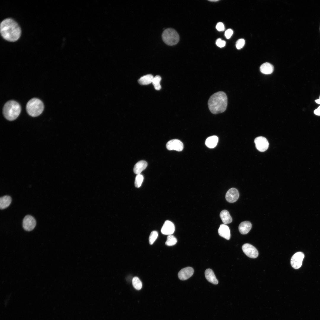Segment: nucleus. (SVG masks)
Wrapping results in <instances>:
<instances>
[{
  "instance_id": "nucleus-1",
  "label": "nucleus",
  "mask_w": 320,
  "mask_h": 320,
  "mask_svg": "<svg viewBox=\"0 0 320 320\" xmlns=\"http://www.w3.org/2000/svg\"><path fill=\"white\" fill-rule=\"evenodd\" d=\"M0 32L2 37L10 42L17 40L21 35V29L17 23L11 18L6 19L0 24Z\"/></svg>"
},
{
  "instance_id": "nucleus-2",
  "label": "nucleus",
  "mask_w": 320,
  "mask_h": 320,
  "mask_svg": "<svg viewBox=\"0 0 320 320\" xmlns=\"http://www.w3.org/2000/svg\"><path fill=\"white\" fill-rule=\"evenodd\" d=\"M228 98L226 94L223 91L215 93L209 98L208 105L211 112L217 114L224 112L227 106Z\"/></svg>"
},
{
  "instance_id": "nucleus-3",
  "label": "nucleus",
  "mask_w": 320,
  "mask_h": 320,
  "mask_svg": "<svg viewBox=\"0 0 320 320\" xmlns=\"http://www.w3.org/2000/svg\"><path fill=\"white\" fill-rule=\"evenodd\" d=\"M21 111L19 104L14 100H10L4 104L3 110V115L7 120H15L19 116Z\"/></svg>"
},
{
  "instance_id": "nucleus-4",
  "label": "nucleus",
  "mask_w": 320,
  "mask_h": 320,
  "mask_svg": "<svg viewBox=\"0 0 320 320\" xmlns=\"http://www.w3.org/2000/svg\"><path fill=\"white\" fill-rule=\"evenodd\" d=\"M44 105L40 99L33 98L30 100L26 105V110L28 114L32 117H36L40 115L43 111Z\"/></svg>"
},
{
  "instance_id": "nucleus-5",
  "label": "nucleus",
  "mask_w": 320,
  "mask_h": 320,
  "mask_svg": "<svg viewBox=\"0 0 320 320\" xmlns=\"http://www.w3.org/2000/svg\"><path fill=\"white\" fill-rule=\"evenodd\" d=\"M162 38L163 41L169 46L176 45L180 40L178 33L174 29L171 28H167L164 31L162 34Z\"/></svg>"
},
{
  "instance_id": "nucleus-6",
  "label": "nucleus",
  "mask_w": 320,
  "mask_h": 320,
  "mask_svg": "<svg viewBox=\"0 0 320 320\" xmlns=\"http://www.w3.org/2000/svg\"><path fill=\"white\" fill-rule=\"evenodd\" d=\"M242 249L244 253L250 258H255L258 256L257 250L255 247L250 244H244L242 246Z\"/></svg>"
},
{
  "instance_id": "nucleus-7",
  "label": "nucleus",
  "mask_w": 320,
  "mask_h": 320,
  "mask_svg": "<svg viewBox=\"0 0 320 320\" xmlns=\"http://www.w3.org/2000/svg\"><path fill=\"white\" fill-rule=\"evenodd\" d=\"M36 224V220L32 216L27 215L23 220V227L27 231H32L35 227Z\"/></svg>"
},
{
  "instance_id": "nucleus-8",
  "label": "nucleus",
  "mask_w": 320,
  "mask_h": 320,
  "mask_svg": "<svg viewBox=\"0 0 320 320\" xmlns=\"http://www.w3.org/2000/svg\"><path fill=\"white\" fill-rule=\"evenodd\" d=\"M304 257V255L302 252H298L295 253L291 259L292 266L295 269L299 268L302 265Z\"/></svg>"
},
{
  "instance_id": "nucleus-9",
  "label": "nucleus",
  "mask_w": 320,
  "mask_h": 320,
  "mask_svg": "<svg viewBox=\"0 0 320 320\" xmlns=\"http://www.w3.org/2000/svg\"><path fill=\"white\" fill-rule=\"evenodd\" d=\"M254 142L256 148L260 151L264 152L268 148V142L267 139L264 137L259 136L256 138Z\"/></svg>"
},
{
  "instance_id": "nucleus-10",
  "label": "nucleus",
  "mask_w": 320,
  "mask_h": 320,
  "mask_svg": "<svg viewBox=\"0 0 320 320\" xmlns=\"http://www.w3.org/2000/svg\"><path fill=\"white\" fill-rule=\"evenodd\" d=\"M166 147L169 150H175L178 151H181L183 148L182 142L176 139L171 140L167 143Z\"/></svg>"
},
{
  "instance_id": "nucleus-11",
  "label": "nucleus",
  "mask_w": 320,
  "mask_h": 320,
  "mask_svg": "<svg viewBox=\"0 0 320 320\" xmlns=\"http://www.w3.org/2000/svg\"><path fill=\"white\" fill-rule=\"evenodd\" d=\"M239 196V193L238 190L235 188H231L227 192L225 199L228 202L233 203L237 200Z\"/></svg>"
},
{
  "instance_id": "nucleus-12",
  "label": "nucleus",
  "mask_w": 320,
  "mask_h": 320,
  "mask_svg": "<svg viewBox=\"0 0 320 320\" xmlns=\"http://www.w3.org/2000/svg\"><path fill=\"white\" fill-rule=\"evenodd\" d=\"M193 273L194 270L193 268L187 267L181 270L178 272V276L180 280H185L191 276Z\"/></svg>"
},
{
  "instance_id": "nucleus-13",
  "label": "nucleus",
  "mask_w": 320,
  "mask_h": 320,
  "mask_svg": "<svg viewBox=\"0 0 320 320\" xmlns=\"http://www.w3.org/2000/svg\"><path fill=\"white\" fill-rule=\"evenodd\" d=\"M175 230V225L172 222L169 220L166 221L161 230V233L164 235H172Z\"/></svg>"
},
{
  "instance_id": "nucleus-14",
  "label": "nucleus",
  "mask_w": 320,
  "mask_h": 320,
  "mask_svg": "<svg viewBox=\"0 0 320 320\" xmlns=\"http://www.w3.org/2000/svg\"><path fill=\"white\" fill-rule=\"evenodd\" d=\"M218 233L219 235L226 239L229 240L231 237L230 230L228 227L225 224L220 225L218 230Z\"/></svg>"
},
{
  "instance_id": "nucleus-15",
  "label": "nucleus",
  "mask_w": 320,
  "mask_h": 320,
  "mask_svg": "<svg viewBox=\"0 0 320 320\" xmlns=\"http://www.w3.org/2000/svg\"><path fill=\"white\" fill-rule=\"evenodd\" d=\"M251 223L248 221H244L241 222L239 226V232L242 234L247 233L252 228Z\"/></svg>"
},
{
  "instance_id": "nucleus-16",
  "label": "nucleus",
  "mask_w": 320,
  "mask_h": 320,
  "mask_svg": "<svg viewBox=\"0 0 320 320\" xmlns=\"http://www.w3.org/2000/svg\"><path fill=\"white\" fill-rule=\"evenodd\" d=\"M147 165V163L145 161L141 160L138 161L134 167V173L137 175L140 174L141 172L145 169Z\"/></svg>"
},
{
  "instance_id": "nucleus-17",
  "label": "nucleus",
  "mask_w": 320,
  "mask_h": 320,
  "mask_svg": "<svg viewBox=\"0 0 320 320\" xmlns=\"http://www.w3.org/2000/svg\"><path fill=\"white\" fill-rule=\"evenodd\" d=\"M205 275L206 279L209 282L214 284L218 283V281L212 269L209 268L207 269L205 272Z\"/></svg>"
},
{
  "instance_id": "nucleus-18",
  "label": "nucleus",
  "mask_w": 320,
  "mask_h": 320,
  "mask_svg": "<svg viewBox=\"0 0 320 320\" xmlns=\"http://www.w3.org/2000/svg\"><path fill=\"white\" fill-rule=\"evenodd\" d=\"M261 72L265 74H269L273 73L274 67L271 63L266 62L260 66Z\"/></svg>"
},
{
  "instance_id": "nucleus-19",
  "label": "nucleus",
  "mask_w": 320,
  "mask_h": 320,
  "mask_svg": "<svg viewBox=\"0 0 320 320\" xmlns=\"http://www.w3.org/2000/svg\"><path fill=\"white\" fill-rule=\"evenodd\" d=\"M220 215L222 222L225 224H229L232 222V217L228 211L226 210H222L220 212Z\"/></svg>"
},
{
  "instance_id": "nucleus-20",
  "label": "nucleus",
  "mask_w": 320,
  "mask_h": 320,
  "mask_svg": "<svg viewBox=\"0 0 320 320\" xmlns=\"http://www.w3.org/2000/svg\"><path fill=\"white\" fill-rule=\"evenodd\" d=\"M218 141V138L217 136L215 135L210 136L206 139L205 145L209 148H212L216 146Z\"/></svg>"
},
{
  "instance_id": "nucleus-21",
  "label": "nucleus",
  "mask_w": 320,
  "mask_h": 320,
  "mask_svg": "<svg viewBox=\"0 0 320 320\" xmlns=\"http://www.w3.org/2000/svg\"><path fill=\"white\" fill-rule=\"evenodd\" d=\"M12 201L11 197L8 195H5L1 197L0 198V208L3 209L7 207L10 204Z\"/></svg>"
},
{
  "instance_id": "nucleus-22",
  "label": "nucleus",
  "mask_w": 320,
  "mask_h": 320,
  "mask_svg": "<svg viewBox=\"0 0 320 320\" xmlns=\"http://www.w3.org/2000/svg\"><path fill=\"white\" fill-rule=\"evenodd\" d=\"M153 76L151 74L144 75L138 80V83L141 85H146L152 83Z\"/></svg>"
},
{
  "instance_id": "nucleus-23",
  "label": "nucleus",
  "mask_w": 320,
  "mask_h": 320,
  "mask_svg": "<svg viewBox=\"0 0 320 320\" xmlns=\"http://www.w3.org/2000/svg\"><path fill=\"white\" fill-rule=\"evenodd\" d=\"M161 77L159 75H157L154 77L152 83L155 89L156 90H159L161 88L160 84V82L161 80Z\"/></svg>"
},
{
  "instance_id": "nucleus-24",
  "label": "nucleus",
  "mask_w": 320,
  "mask_h": 320,
  "mask_svg": "<svg viewBox=\"0 0 320 320\" xmlns=\"http://www.w3.org/2000/svg\"><path fill=\"white\" fill-rule=\"evenodd\" d=\"M132 284L134 288L139 290L142 287V283L139 279L137 277H134L132 279Z\"/></svg>"
},
{
  "instance_id": "nucleus-25",
  "label": "nucleus",
  "mask_w": 320,
  "mask_h": 320,
  "mask_svg": "<svg viewBox=\"0 0 320 320\" xmlns=\"http://www.w3.org/2000/svg\"><path fill=\"white\" fill-rule=\"evenodd\" d=\"M177 241V239L173 235H169L168 236L165 244L166 245L172 246L175 245Z\"/></svg>"
},
{
  "instance_id": "nucleus-26",
  "label": "nucleus",
  "mask_w": 320,
  "mask_h": 320,
  "mask_svg": "<svg viewBox=\"0 0 320 320\" xmlns=\"http://www.w3.org/2000/svg\"><path fill=\"white\" fill-rule=\"evenodd\" d=\"M143 179L144 177L142 175L140 174L137 175L135 179V186L137 188L140 187L141 185Z\"/></svg>"
},
{
  "instance_id": "nucleus-27",
  "label": "nucleus",
  "mask_w": 320,
  "mask_h": 320,
  "mask_svg": "<svg viewBox=\"0 0 320 320\" xmlns=\"http://www.w3.org/2000/svg\"><path fill=\"white\" fill-rule=\"evenodd\" d=\"M158 236V233L156 231H152L150 235L149 238V241L150 244H153L156 240Z\"/></svg>"
},
{
  "instance_id": "nucleus-28",
  "label": "nucleus",
  "mask_w": 320,
  "mask_h": 320,
  "mask_svg": "<svg viewBox=\"0 0 320 320\" xmlns=\"http://www.w3.org/2000/svg\"><path fill=\"white\" fill-rule=\"evenodd\" d=\"M245 43L244 40L243 39H240L237 40L236 43V47L238 49H240L244 46Z\"/></svg>"
},
{
  "instance_id": "nucleus-29",
  "label": "nucleus",
  "mask_w": 320,
  "mask_h": 320,
  "mask_svg": "<svg viewBox=\"0 0 320 320\" xmlns=\"http://www.w3.org/2000/svg\"><path fill=\"white\" fill-rule=\"evenodd\" d=\"M216 44L218 47L221 48L225 46L226 42L225 41L222 40L219 38L216 40Z\"/></svg>"
},
{
  "instance_id": "nucleus-30",
  "label": "nucleus",
  "mask_w": 320,
  "mask_h": 320,
  "mask_svg": "<svg viewBox=\"0 0 320 320\" xmlns=\"http://www.w3.org/2000/svg\"><path fill=\"white\" fill-rule=\"evenodd\" d=\"M233 33V30L231 29H229L225 31V35L227 39H229L231 38Z\"/></svg>"
},
{
  "instance_id": "nucleus-31",
  "label": "nucleus",
  "mask_w": 320,
  "mask_h": 320,
  "mask_svg": "<svg viewBox=\"0 0 320 320\" xmlns=\"http://www.w3.org/2000/svg\"><path fill=\"white\" fill-rule=\"evenodd\" d=\"M216 27L217 29L219 31H223L225 29L223 23L221 22L218 23Z\"/></svg>"
},
{
  "instance_id": "nucleus-32",
  "label": "nucleus",
  "mask_w": 320,
  "mask_h": 320,
  "mask_svg": "<svg viewBox=\"0 0 320 320\" xmlns=\"http://www.w3.org/2000/svg\"><path fill=\"white\" fill-rule=\"evenodd\" d=\"M314 113L316 115L320 116V106L314 111Z\"/></svg>"
},
{
  "instance_id": "nucleus-33",
  "label": "nucleus",
  "mask_w": 320,
  "mask_h": 320,
  "mask_svg": "<svg viewBox=\"0 0 320 320\" xmlns=\"http://www.w3.org/2000/svg\"><path fill=\"white\" fill-rule=\"evenodd\" d=\"M316 102L319 104H320V96L319 98L318 99H317L315 100Z\"/></svg>"
},
{
  "instance_id": "nucleus-34",
  "label": "nucleus",
  "mask_w": 320,
  "mask_h": 320,
  "mask_svg": "<svg viewBox=\"0 0 320 320\" xmlns=\"http://www.w3.org/2000/svg\"><path fill=\"white\" fill-rule=\"evenodd\" d=\"M209 1H212V2H215V1L216 2V1H218L219 0H209Z\"/></svg>"
},
{
  "instance_id": "nucleus-35",
  "label": "nucleus",
  "mask_w": 320,
  "mask_h": 320,
  "mask_svg": "<svg viewBox=\"0 0 320 320\" xmlns=\"http://www.w3.org/2000/svg\"></svg>"
}]
</instances>
